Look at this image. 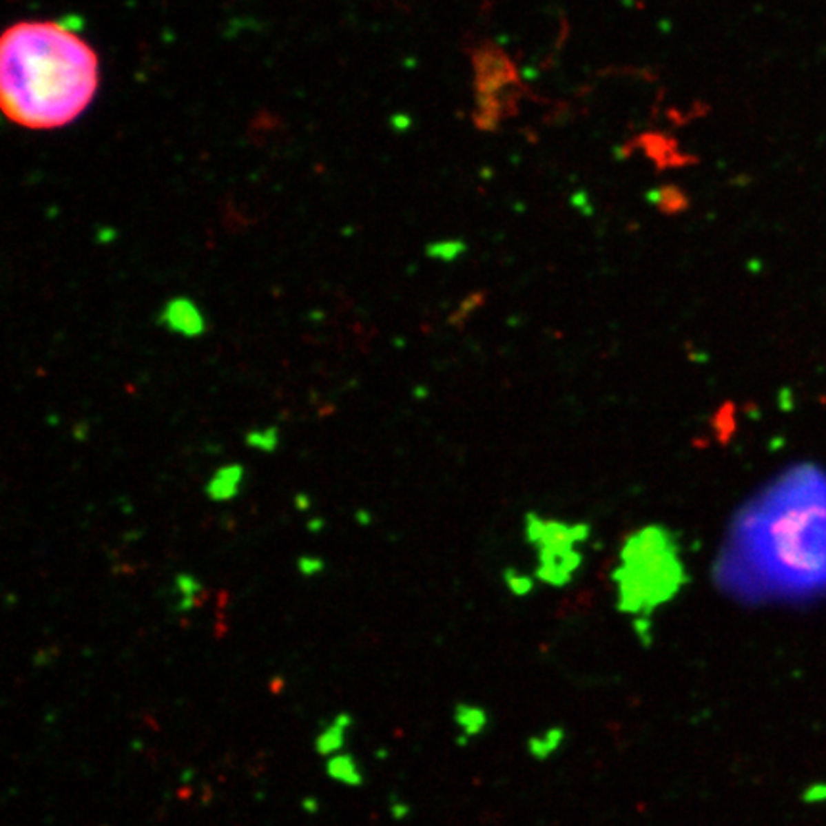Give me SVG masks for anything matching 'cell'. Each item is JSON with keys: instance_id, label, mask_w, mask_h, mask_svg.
Instances as JSON below:
<instances>
[{"instance_id": "obj_1", "label": "cell", "mask_w": 826, "mask_h": 826, "mask_svg": "<svg viewBox=\"0 0 826 826\" xmlns=\"http://www.w3.org/2000/svg\"><path fill=\"white\" fill-rule=\"evenodd\" d=\"M716 579L746 601L825 595V473L794 467L759 492L734 519Z\"/></svg>"}, {"instance_id": "obj_2", "label": "cell", "mask_w": 826, "mask_h": 826, "mask_svg": "<svg viewBox=\"0 0 826 826\" xmlns=\"http://www.w3.org/2000/svg\"><path fill=\"white\" fill-rule=\"evenodd\" d=\"M98 88V58L60 23L10 27L0 46V98L10 119L34 130L75 121Z\"/></svg>"}, {"instance_id": "obj_3", "label": "cell", "mask_w": 826, "mask_h": 826, "mask_svg": "<svg viewBox=\"0 0 826 826\" xmlns=\"http://www.w3.org/2000/svg\"><path fill=\"white\" fill-rule=\"evenodd\" d=\"M618 581L623 601L637 610L656 605L681 584V562L670 532L645 528L626 541Z\"/></svg>"}, {"instance_id": "obj_4", "label": "cell", "mask_w": 826, "mask_h": 826, "mask_svg": "<svg viewBox=\"0 0 826 826\" xmlns=\"http://www.w3.org/2000/svg\"><path fill=\"white\" fill-rule=\"evenodd\" d=\"M528 532L539 551V561L547 579H562L574 568L576 544L584 539L581 528H570L561 522L530 520Z\"/></svg>"}, {"instance_id": "obj_5", "label": "cell", "mask_w": 826, "mask_h": 826, "mask_svg": "<svg viewBox=\"0 0 826 826\" xmlns=\"http://www.w3.org/2000/svg\"><path fill=\"white\" fill-rule=\"evenodd\" d=\"M157 324L172 335L184 339H197L207 331V318L197 302L189 297H172L163 304Z\"/></svg>"}, {"instance_id": "obj_6", "label": "cell", "mask_w": 826, "mask_h": 826, "mask_svg": "<svg viewBox=\"0 0 826 826\" xmlns=\"http://www.w3.org/2000/svg\"><path fill=\"white\" fill-rule=\"evenodd\" d=\"M354 725V717L349 712H339L320 729V733L314 739V750L318 756L329 758L333 754L344 752L349 731Z\"/></svg>"}, {"instance_id": "obj_7", "label": "cell", "mask_w": 826, "mask_h": 826, "mask_svg": "<svg viewBox=\"0 0 826 826\" xmlns=\"http://www.w3.org/2000/svg\"><path fill=\"white\" fill-rule=\"evenodd\" d=\"M245 480V468L239 463H226L214 471L205 484V494L214 503L231 502Z\"/></svg>"}, {"instance_id": "obj_8", "label": "cell", "mask_w": 826, "mask_h": 826, "mask_svg": "<svg viewBox=\"0 0 826 826\" xmlns=\"http://www.w3.org/2000/svg\"><path fill=\"white\" fill-rule=\"evenodd\" d=\"M325 775L333 783L342 784L347 788H358L364 784V773L360 769L356 758L347 750L325 758Z\"/></svg>"}, {"instance_id": "obj_9", "label": "cell", "mask_w": 826, "mask_h": 826, "mask_svg": "<svg viewBox=\"0 0 826 826\" xmlns=\"http://www.w3.org/2000/svg\"><path fill=\"white\" fill-rule=\"evenodd\" d=\"M201 581L187 574V572H180L174 576V610L176 612H189L199 605V597H201Z\"/></svg>"}, {"instance_id": "obj_10", "label": "cell", "mask_w": 826, "mask_h": 826, "mask_svg": "<svg viewBox=\"0 0 826 826\" xmlns=\"http://www.w3.org/2000/svg\"><path fill=\"white\" fill-rule=\"evenodd\" d=\"M245 444L256 452L273 453L280 446V429L278 426H262L251 429L245 435Z\"/></svg>"}, {"instance_id": "obj_11", "label": "cell", "mask_w": 826, "mask_h": 826, "mask_svg": "<svg viewBox=\"0 0 826 826\" xmlns=\"http://www.w3.org/2000/svg\"><path fill=\"white\" fill-rule=\"evenodd\" d=\"M712 429L716 433L717 440L727 442L734 433V408L733 404H725L723 408L717 409V413L712 419Z\"/></svg>"}, {"instance_id": "obj_12", "label": "cell", "mask_w": 826, "mask_h": 826, "mask_svg": "<svg viewBox=\"0 0 826 826\" xmlns=\"http://www.w3.org/2000/svg\"><path fill=\"white\" fill-rule=\"evenodd\" d=\"M297 568L304 578H314V576L322 574V570H324V561L320 557H314V555H302V557H298Z\"/></svg>"}, {"instance_id": "obj_13", "label": "cell", "mask_w": 826, "mask_h": 826, "mask_svg": "<svg viewBox=\"0 0 826 826\" xmlns=\"http://www.w3.org/2000/svg\"><path fill=\"white\" fill-rule=\"evenodd\" d=\"M295 502H297L298 509H300V511H304V509H308V503H310V499H308V495L298 494L297 497H295Z\"/></svg>"}]
</instances>
